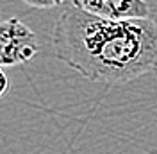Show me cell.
I'll list each match as a JSON object with an SVG mask.
<instances>
[{"mask_svg":"<svg viewBox=\"0 0 157 154\" xmlns=\"http://www.w3.org/2000/svg\"><path fill=\"white\" fill-rule=\"evenodd\" d=\"M38 38L21 20L0 23V67L23 65L38 54Z\"/></svg>","mask_w":157,"mask_h":154,"instance_id":"2","label":"cell"},{"mask_svg":"<svg viewBox=\"0 0 157 154\" xmlns=\"http://www.w3.org/2000/svg\"><path fill=\"white\" fill-rule=\"evenodd\" d=\"M52 45L88 81L125 84L157 68V22L105 20L70 6L54 25Z\"/></svg>","mask_w":157,"mask_h":154,"instance_id":"1","label":"cell"},{"mask_svg":"<svg viewBox=\"0 0 157 154\" xmlns=\"http://www.w3.org/2000/svg\"><path fill=\"white\" fill-rule=\"evenodd\" d=\"M7 90H9V79H7V75H6L4 68L0 67V100L6 97Z\"/></svg>","mask_w":157,"mask_h":154,"instance_id":"5","label":"cell"},{"mask_svg":"<svg viewBox=\"0 0 157 154\" xmlns=\"http://www.w3.org/2000/svg\"><path fill=\"white\" fill-rule=\"evenodd\" d=\"M25 6L34 7V9H50V7H57L64 0H21Z\"/></svg>","mask_w":157,"mask_h":154,"instance_id":"4","label":"cell"},{"mask_svg":"<svg viewBox=\"0 0 157 154\" xmlns=\"http://www.w3.org/2000/svg\"><path fill=\"white\" fill-rule=\"evenodd\" d=\"M71 6L105 20H139L150 14L145 0H71Z\"/></svg>","mask_w":157,"mask_h":154,"instance_id":"3","label":"cell"}]
</instances>
